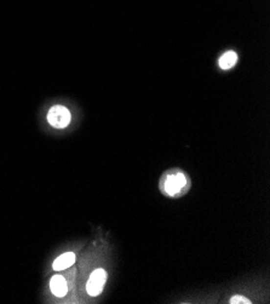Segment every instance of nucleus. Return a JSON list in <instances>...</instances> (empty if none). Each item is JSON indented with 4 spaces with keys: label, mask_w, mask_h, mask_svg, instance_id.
Here are the masks:
<instances>
[{
    "label": "nucleus",
    "mask_w": 270,
    "mask_h": 304,
    "mask_svg": "<svg viewBox=\"0 0 270 304\" xmlns=\"http://www.w3.org/2000/svg\"><path fill=\"white\" fill-rule=\"evenodd\" d=\"M70 112L63 106H53L47 113V121L55 129H65L70 124Z\"/></svg>",
    "instance_id": "obj_1"
},
{
    "label": "nucleus",
    "mask_w": 270,
    "mask_h": 304,
    "mask_svg": "<svg viewBox=\"0 0 270 304\" xmlns=\"http://www.w3.org/2000/svg\"><path fill=\"white\" fill-rule=\"evenodd\" d=\"M230 303L231 304H241V303L249 304L251 302H249L246 297H244V296H234V297L230 300Z\"/></svg>",
    "instance_id": "obj_7"
},
{
    "label": "nucleus",
    "mask_w": 270,
    "mask_h": 304,
    "mask_svg": "<svg viewBox=\"0 0 270 304\" xmlns=\"http://www.w3.org/2000/svg\"><path fill=\"white\" fill-rule=\"evenodd\" d=\"M238 62V55L234 51H228L224 55L221 56L220 58V67L222 70H229V68L234 67Z\"/></svg>",
    "instance_id": "obj_6"
},
{
    "label": "nucleus",
    "mask_w": 270,
    "mask_h": 304,
    "mask_svg": "<svg viewBox=\"0 0 270 304\" xmlns=\"http://www.w3.org/2000/svg\"><path fill=\"white\" fill-rule=\"evenodd\" d=\"M50 288L56 297H65L68 292V286L62 275H55L50 280Z\"/></svg>",
    "instance_id": "obj_4"
},
{
    "label": "nucleus",
    "mask_w": 270,
    "mask_h": 304,
    "mask_svg": "<svg viewBox=\"0 0 270 304\" xmlns=\"http://www.w3.org/2000/svg\"><path fill=\"white\" fill-rule=\"evenodd\" d=\"M74 262H75V255L72 254V252H66V254L61 255L58 258H56L52 264V268L56 272H61V270H65L69 268L70 265H73Z\"/></svg>",
    "instance_id": "obj_5"
},
{
    "label": "nucleus",
    "mask_w": 270,
    "mask_h": 304,
    "mask_svg": "<svg viewBox=\"0 0 270 304\" xmlns=\"http://www.w3.org/2000/svg\"><path fill=\"white\" fill-rule=\"evenodd\" d=\"M185 176L183 173H177V175H170L165 182V190L170 195H175L185 186Z\"/></svg>",
    "instance_id": "obj_3"
},
{
    "label": "nucleus",
    "mask_w": 270,
    "mask_h": 304,
    "mask_svg": "<svg viewBox=\"0 0 270 304\" xmlns=\"http://www.w3.org/2000/svg\"><path fill=\"white\" fill-rule=\"evenodd\" d=\"M107 280V273L104 269H96L92 274L90 275L88 281V285H86V290H88V293L92 297H96L98 296L99 293L102 292L104 287V283H106Z\"/></svg>",
    "instance_id": "obj_2"
}]
</instances>
